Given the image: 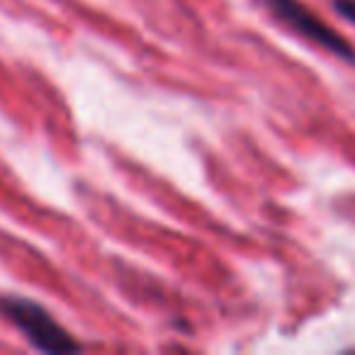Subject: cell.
Segmentation results:
<instances>
[{"label": "cell", "mask_w": 355, "mask_h": 355, "mask_svg": "<svg viewBox=\"0 0 355 355\" xmlns=\"http://www.w3.org/2000/svg\"><path fill=\"white\" fill-rule=\"evenodd\" d=\"M0 314L8 319L25 338L44 353H73L80 350V343L37 302L27 297H0Z\"/></svg>", "instance_id": "cell-1"}, {"label": "cell", "mask_w": 355, "mask_h": 355, "mask_svg": "<svg viewBox=\"0 0 355 355\" xmlns=\"http://www.w3.org/2000/svg\"><path fill=\"white\" fill-rule=\"evenodd\" d=\"M266 8L277 17L280 22H285L287 27L302 35L304 40H309L311 44L321 46V49L331 51L338 59L348 61V64H355V49L343 35L329 27L319 15L309 10L304 3L300 0H263Z\"/></svg>", "instance_id": "cell-2"}, {"label": "cell", "mask_w": 355, "mask_h": 355, "mask_svg": "<svg viewBox=\"0 0 355 355\" xmlns=\"http://www.w3.org/2000/svg\"><path fill=\"white\" fill-rule=\"evenodd\" d=\"M334 6H336V10L345 17V20L355 25V0H334Z\"/></svg>", "instance_id": "cell-3"}]
</instances>
